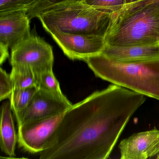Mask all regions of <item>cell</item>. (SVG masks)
I'll return each instance as SVG.
<instances>
[{
	"instance_id": "obj_1",
	"label": "cell",
	"mask_w": 159,
	"mask_h": 159,
	"mask_svg": "<svg viewBox=\"0 0 159 159\" xmlns=\"http://www.w3.org/2000/svg\"><path fill=\"white\" fill-rule=\"evenodd\" d=\"M146 96L117 84L97 91L65 112L40 159H106Z\"/></svg>"
},
{
	"instance_id": "obj_2",
	"label": "cell",
	"mask_w": 159,
	"mask_h": 159,
	"mask_svg": "<svg viewBox=\"0 0 159 159\" xmlns=\"http://www.w3.org/2000/svg\"><path fill=\"white\" fill-rule=\"evenodd\" d=\"M83 61L96 77L159 100V59L123 63L100 53Z\"/></svg>"
},
{
	"instance_id": "obj_3",
	"label": "cell",
	"mask_w": 159,
	"mask_h": 159,
	"mask_svg": "<svg viewBox=\"0 0 159 159\" xmlns=\"http://www.w3.org/2000/svg\"><path fill=\"white\" fill-rule=\"evenodd\" d=\"M104 37L111 46L159 44V3L111 13Z\"/></svg>"
},
{
	"instance_id": "obj_4",
	"label": "cell",
	"mask_w": 159,
	"mask_h": 159,
	"mask_svg": "<svg viewBox=\"0 0 159 159\" xmlns=\"http://www.w3.org/2000/svg\"><path fill=\"white\" fill-rule=\"evenodd\" d=\"M111 15L81 2L56 6L37 17L43 27H53L70 34L105 36Z\"/></svg>"
},
{
	"instance_id": "obj_5",
	"label": "cell",
	"mask_w": 159,
	"mask_h": 159,
	"mask_svg": "<svg viewBox=\"0 0 159 159\" xmlns=\"http://www.w3.org/2000/svg\"><path fill=\"white\" fill-rule=\"evenodd\" d=\"M53 49L43 39L33 34L11 48V64L32 69L36 73L52 71Z\"/></svg>"
},
{
	"instance_id": "obj_6",
	"label": "cell",
	"mask_w": 159,
	"mask_h": 159,
	"mask_svg": "<svg viewBox=\"0 0 159 159\" xmlns=\"http://www.w3.org/2000/svg\"><path fill=\"white\" fill-rule=\"evenodd\" d=\"M63 52L71 60H84L101 53L106 46L104 36L66 33L57 28L44 27Z\"/></svg>"
},
{
	"instance_id": "obj_7",
	"label": "cell",
	"mask_w": 159,
	"mask_h": 159,
	"mask_svg": "<svg viewBox=\"0 0 159 159\" xmlns=\"http://www.w3.org/2000/svg\"><path fill=\"white\" fill-rule=\"evenodd\" d=\"M65 113L47 119L28 122L17 126V141L19 147L30 153L42 152Z\"/></svg>"
},
{
	"instance_id": "obj_8",
	"label": "cell",
	"mask_w": 159,
	"mask_h": 159,
	"mask_svg": "<svg viewBox=\"0 0 159 159\" xmlns=\"http://www.w3.org/2000/svg\"><path fill=\"white\" fill-rule=\"evenodd\" d=\"M72 104L38 89L26 107L15 116L17 126L32 121L47 119L66 112Z\"/></svg>"
},
{
	"instance_id": "obj_9",
	"label": "cell",
	"mask_w": 159,
	"mask_h": 159,
	"mask_svg": "<svg viewBox=\"0 0 159 159\" xmlns=\"http://www.w3.org/2000/svg\"><path fill=\"white\" fill-rule=\"evenodd\" d=\"M121 159H146L159 153V130L134 134L119 145Z\"/></svg>"
},
{
	"instance_id": "obj_10",
	"label": "cell",
	"mask_w": 159,
	"mask_h": 159,
	"mask_svg": "<svg viewBox=\"0 0 159 159\" xmlns=\"http://www.w3.org/2000/svg\"><path fill=\"white\" fill-rule=\"evenodd\" d=\"M26 9L0 13V44L11 48L30 36Z\"/></svg>"
},
{
	"instance_id": "obj_11",
	"label": "cell",
	"mask_w": 159,
	"mask_h": 159,
	"mask_svg": "<svg viewBox=\"0 0 159 159\" xmlns=\"http://www.w3.org/2000/svg\"><path fill=\"white\" fill-rule=\"evenodd\" d=\"M101 53L117 62H141L159 59V44L116 46L106 44Z\"/></svg>"
},
{
	"instance_id": "obj_12",
	"label": "cell",
	"mask_w": 159,
	"mask_h": 159,
	"mask_svg": "<svg viewBox=\"0 0 159 159\" xmlns=\"http://www.w3.org/2000/svg\"><path fill=\"white\" fill-rule=\"evenodd\" d=\"M11 102L5 101L1 106V148L11 158L16 156L17 135L15 129Z\"/></svg>"
},
{
	"instance_id": "obj_13",
	"label": "cell",
	"mask_w": 159,
	"mask_h": 159,
	"mask_svg": "<svg viewBox=\"0 0 159 159\" xmlns=\"http://www.w3.org/2000/svg\"><path fill=\"white\" fill-rule=\"evenodd\" d=\"M14 89L38 88V74L32 69L23 66H12L10 73Z\"/></svg>"
},
{
	"instance_id": "obj_14",
	"label": "cell",
	"mask_w": 159,
	"mask_h": 159,
	"mask_svg": "<svg viewBox=\"0 0 159 159\" xmlns=\"http://www.w3.org/2000/svg\"><path fill=\"white\" fill-rule=\"evenodd\" d=\"M38 90L36 87L14 89L9 100L15 116L26 107Z\"/></svg>"
},
{
	"instance_id": "obj_15",
	"label": "cell",
	"mask_w": 159,
	"mask_h": 159,
	"mask_svg": "<svg viewBox=\"0 0 159 159\" xmlns=\"http://www.w3.org/2000/svg\"><path fill=\"white\" fill-rule=\"evenodd\" d=\"M38 88L62 99H68L62 93L59 83L55 77L53 70L38 74Z\"/></svg>"
},
{
	"instance_id": "obj_16",
	"label": "cell",
	"mask_w": 159,
	"mask_h": 159,
	"mask_svg": "<svg viewBox=\"0 0 159 159\" xmlns=\"http://www.w3.org/2000/svg\"><path fill=\"white\" fill-rule=\"evenodd\" d=\"M85 0H39L27 9V14L30 19L37 17L43 13L56 6L84 2Z\"/></svg>"
},
{
	"instance_id": "obj_17",
	"label": "cell",
	"mask_w": 159,
	"mask_h": 159,
	"mask_svg": "<svg viewBox=\"0 0 159 159\" xmlns=\"http://www.w3.org/2000/svg\"><path fill=\"white\" fill-rule=\"evenodd\" d=\"M84 2L111 14L120 11L125 4V0H85Z\"/></svg>"
},
{
	"instance_id": "obj_18",
	"label": "cell",
	"mask_w": 159,
	"mask_h": 159,
	"mask_svg": "<svg viewBox=\"0 0 159 159\" xmlns=\"http://www.w3.org/2000/svg\"><path fill=\"white\" fill-rule=\"evenodd\" d=\"M39 0H0V13L26 9Z\"/></svg>"
},
{
	"instance_id": "obj_19",
	"label": "cell",
	"mask_w": 159,
	"mask_h": 159,
	"mask_svg": "<svg viewBox=\"0 0 159 159\" xmlns=\"http://www.w3.org/2000/svg\"><path fill=\"white\" fill-rule=\"evenodd\" d=\"M14 86L10 74H8L4 70L0 69V100L10 99Z\"/></svg>"
},
{
	"instance_id": "obj_20",
	"label": "cell",
	"mask_w": 159,
	"mask_h": 159,
	"mask_svg": "<svg viewBox=\"0 0 159 159\" xmlns=\"http://www.w3.org/2000/svg\"><path fill=\"white\" fill-rule=\"evenodd\" d=\"M9 47L0 44V64L2 65L9 57Z\"/></svg>"
},
{
	"instance_id": "obj_21",
	"label": "cell",
	"mask_w": 159,
	"mask_h": 159,
	"mask_svg": "<svg viewBox=\"0 0 159 159\" xmlns=\"http://www.w3.org/2000/svg\"><path fill=\"white\" fill-rule=\"evenodd\" d=\"M143 0H125V4H131V3H135V2H139Z\"/></svg>"
},
{
	"instance_id": "obj_22",
	"label": "cell",
	"mask_w": 159,
	"mask_h": 159,
	"mask_svg": "<svg viewBox=\"0 0 159 159\" xmlns=\"http://www.w3.org/2000/svg\"><path fill=\"white\" fill-rule=\"evenodd\" d=\"M157 159H159V154L157 156Z\"/></svg>"
}]
</instances>
